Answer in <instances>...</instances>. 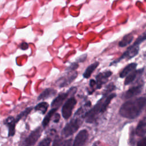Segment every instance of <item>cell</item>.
I'll return each instance as SVG.
<instances>
[{"mask_svg":"<svg viewBox=\"0 0 146 146\" xmlns=\"http://www.w3.org/2000/svg\"><path fill=\"white\" fill-rule=\"evenodd\" d=\"M146 103L145 97H140L125 102L119 110L120 115L125 118L133 119L137 117L144 108Z\"/></svg>","mask_w":146,"mask_h":146,"instance_id":"cell-1","label":"cell"},{"mask_svg":"<svg viewBox=\"0 0 146 146\" xmlns=\"http://www.w3.org/2000/svg\"><path fill=\"white\" fill-rule=\"evenodd\" d=\"M146 39L145 36V32H144L141 35H140L136 40L134 42L132 45L128 47V48L124 51V52L122 54V55L119 57L116 60L113 61L111 63H110V66L112 64H114L115 63H117L119 62L120 60H121L123 59H130L132 58L135 57L136 55L138 54L139 51V46L140 44L144 42Z\"/></svg>","mask_w":146,"mask_h":146,"instance_id":"cell-2","label":"cell"},{"mask_svg":"<svg viewBox=\"0 0 146 146\" xmlns=\"http://www.w3.org/2000/svg\"><path fill=\"white\" fill-rule=\"evenodd\" d=\"M83 123V119L77 117L72 119L64 127L62 131V135L64 137H68L76 132Z\"/></svg>","mask_w":146,"mask_h":146,"instance_id":"cell-3","label":"cell"},{"mask_svg":"<svg viewBox=\"0 0 146 146\" xmlns=\"http://www.w3.org/2000/svg\"><path fill=\"white\" fill-rule=\"evenodd\" d=\"M103 99L104 96L98 101L96 104L91 110H90L86 113L84 117L86 118V122L88 123H91L94 122L95 120L96 117L97 116L98 113H101V108Z\"/></svg>","mask_w":146,"mask_h":146,"instance_id":"cell-4","label":"cell"},{"mask_svg":"<svg viewBox=\"0 0 146 146\" xmlns=\"http://www.w3.org/2000/svg\"><path fill=\"white\" fill-rule=\"evenodd\" d=\"M76 104V100L74 97L69 98L64 104L62 110V113L63 117L67 119H68L72 113V111Z\"/></svg>","mask_w":146,"mask_h":146,"instance_id":"cell-5","label":"cell"},{"mask_svg":"<svg viewBox=\"0 0 146 146\" xmlns=\"http://www.w3.org/2000/svg\"><path fill=\"white\" fill-rule=\"evenodd\" d=\"M78 72L76 71L68 72L67 75L60 78L56 82V83L60 87H63L70 84L77 77Z\"/></svg>","mask_w":146,"mask_h":146,"instance_id":"cell-6","label":"cell"},{"mask_svg":"<svg viewBox=\"0 0 146 146\" xmlns=\"http://www.w3.org/2000/svg\"><path fill=\"white\" fill-rule=\"evenodd\" d=\"M42 131V130L40 127H38L33 131L26 139L25 141V146H33L34 145L40 136Z\"/></svg>","mask_w":146,"mask_h":146,"instance_id":"cell-7","label":"cell"},{"mask_svg":"<svg viewBox=\"0 0 146 146\" xmlns=\"http://www.w3.org/2000/svg\"><path fill=\"white\" fill-rule=\"evenodd\" d=\"M88 138V133L87 130H81L76 136L72 146H84Z\"/></svg>","mask_w":146,"mask_h":146,"instance_id":"cell-8","label":"cell"},{"mask_svg":"<svg viewBox=\"0 0 146 146\" xmlns=\"http://www.w3.org/2000/svg\"><path fill=\"white\" fill-rule=\"evenodd\" d=\"M112 74V72L110 71H107L99 73L96 76V88L97 89L100 88L102 85L105 84L108 81V78L111 76Z\"/></svg>","mask_w":146,"mask_h":146,"instance_id":"cell-9","label":"cell"},{"mask_svg":"<svg viewBox=\"0 0 146 146\" xmlns=\"http://www.w3.org/2000/svg\"><path fill=\"white\" fill-rule=\"evenodd\" d=\"M143 88V84H140L137 86H135L129 88L124 94V98L129 99L140 94L142 91Z\"/></svg>","mask_w":146,"mask_h":146,"instance_id":"cell-10","label":"cell"},{"mask_svg":"<svg viewBox=\"0 0 146 146\" xmlns=\"http://www.w3.org/2000/svg\"><path fill=\"white\" fill-rule=\"evenodd\" d=\"M70 92L71 88L67 92L62 93L59 95L51 103V107H52V108H58V107L62 105L64 100L67 98Z\"/></svg>","mask_w":146,"mask_h":146,"instance_id":"cell-11","label":"cell"},{"mask_svg":"<svg viewBox=\"0 0 146 146\" xmlns=\"http://www.w3.org/2000/svg\"><path fill=\"white\" fill-rule=\"evenodd\" d=\"M3 123L9 128L8 136H13L15 134V127L17 123L15 118L13 116H9L4 120Z\"/></svg>","mask_w":146,"mask_h":146,"instance_id":"cell-12","label":"cell"},{"mask_svg":"<svg viewBox=\"0 0 146 146\" xmlns=\"http://www.w3.org/2000/svg\"><path fill=\"white\" fill-rule=\"evenodd\" d=\"M143 71H144V68L137 70H135L134 71H132L126 76V78L124 80V84L128 85L131 83L132 82L135 80V79L136 78L137 75H141Z\"/></svg>","mask_w":146,"mask_h":146,"instance_id":"cell-13","label":"cell"},{"mask_svg":"<svg viewBox=\"0 0 146 146\" xmlns=\"http://www.w3.org/2000/svg\"><path fill=\"white\" fill-rule=\"evenodd\" d=\"M146 132L145 117L139 121L136 129V135L140 137H145Z\"/></svg>","mask_w":146,"mask_h":146,"instance_id":"cell-14","label":"cell"},{"mask_svg":"<svg viewBox=\"0 0 146 146\" xmlns=\"http://www.w3.org/2000/svg\"><path fill=\"white\" fill-rule=\"evenodd\" d=\"M137 67V63H131L127 65L123 70L120 72L119 76L121 78H124L127 76L129 73H131L132 71H134Z\"/></svg>","mask_w":146,"mask_h":146,"instance_id":"cell-15","label":"cell"},{"mask_svg":"<svg viewBox=\"0 0 146 146\" xmlns=\"http://www.w3.org/2000/svg\"><path fill=\"white\" fill-rule=\"evenodd\" d=\"M99 64V63L98 62H95L94 63H92L91 64L89 65L86 69L85 70V71L83 74V76L86 78L88 79L90 77L92 73L94 72V71L97 68L98 65Z\"/></svg>","mask_w":146,"mask_h":146,"instance_id":"cell-16","label":"cell"},{"mask_svg":"<svg viewBox=\"0 0 146 146\" xmlns=\"http://www.w3.org/2000/svg\"><path fill=\"white\" fill-rule=\"evenodd\" d=\"M56 93V91L52 88H46L39 96L38 100L47 99L50 97L54 96Z\"/></svg>","mask_w":146,"mask_h":146,"instance_id":"cell-17","label":"cell"},{"mask_svg":"<svg viewBox=\"0 0 146 146\" xmlns=\"http://www.w3.org/2000/svg\"><path fill=\"white\" fill-rule=\"evenodd\" d=\"M133 38V34L129 33L125 35L122 39L119 42V46L120 47H124L127 46L128 44L131 43Z\"/></svg>","mask_w":146,"mask_h":146,"instance_id":"cell-18","label":"cell"},{"mask_svg":"<svg viewBox=\"0 0 146 146\" xmlns=\"http://www.w3.org/2000/svg\"><path fill=\"white\" fill-rule=\"evenodd\" d=\"M116 95L115 93L111 94L107 97H105V96L104 95V99H103V103L102 104V108H101V113L104 112L106 110V109H107L108 104L111 102V100L113 98H114L116 96Z\"/></svg>","mask_w":146,"mask_h":146,"instance_id":"cell-19","label":"cell"},{"mask_svg":"<svg viewBox=\"0 0 146 146\" xmlns=\"http://www.w3.org/2000/svg\"><path fill=\"white\" fill-rule=\"evenodd\" d=\"M57 110L58 108H52L47 114V115L44 117L42 122V125L43 127H46L48 125L51 118L52 117V116H53V115L55 113V112Z\"/></svg>","mask_w":146,"mask_h":146,"instance_id":"cell-20","label":"cell"},{"mask_svg":"<svg viewBox=\"0 0 146 146\" xmlns=\"http://www.w3.org/2000/svg\"><path fill=\"white\" fill-rule=\"evenodd\" d=\"M48 107V104L47 102H43L39 103L35 106V110L40 111L42 113V114H44Z\"/></svg>","mask_w":146,"mask_h":146,"instance_id":"cell-21","label":"cell"},{"mask_svg":"<svg viewBox=\"0 0 146 146\" xmlns=\"http://www.w3.org/2000/svg\"><path fill=\"white\" fill-rule=\"evenodd\" d=\"M31 110H32V107H29V108H26L24 111L22 112L21 113H19V114L17 116V117L16 118H15L16 122L17 123V122H18L19 120H21L23 117H25V116L26 117V116L30 112V111H31Z\"/></svg>","mask_w":146,"mask_h":146,"instance_id":"cell-22","label":"cell"},{"mask_svg":"<svg viewBox=\"0 0 146 146\" xmlns=\"http://www.w3.org/2000/svg\"><path fill=\"white\" fill-rule=\"evenodd\" d=\"M79 67L78 63L77 62H74L72 63L71 65H70L66 69V71H67V72H72L74 71H75Z\"/></svg>","mask_w":146,"mask_h":146,"instance_id":"cell-23","label":"cell"},{"mask_svg":"<svg viewBox=\"0 0 146 146\" xmlns=\"http://www.w3.org/2000/svg\"><path fill=\"white\" fill-rule=\"evenodd\" d=\"M51 143V139L50 138H46L43 139L39 144L38 146H50Z\"/></svg>","mask_w":146,"mask_h":146,"instance_id":"cell-24","label":"cell"},{"mask_svg":"<svg viewBox=\"0 0 146 146\" xmlns=\"http://www.w3.org/2000/svg\"><path fill=\"white\" fill-rule=\"evenodd\" d=\"M87 54H84L80 56L79 57H78L76 59V62H83L87 59Z\"/></svg>","mask_w":146,"mask_h":146,"instance_id":"cell-25","label":"cell"},{"mask_svg":"<svg viewBox=\"0 0 146 146\" xmlns=\"http://www.w3.org/2000/svg\"><path fill=\"white\" fill-rule=\"evenodd\" d=\"M137 146H146V139L145 137H144L141 140L138 141Z\"/></svg>","mask_w":146,"mask_h":146,"instance_id":"cell-26","label":"cell"},{"mask_svg":"<svg viewBox=\"0 0 146 146\" xmlns=\"http://www.w3.org/2000/svg\"><path fill=\"white\" fill-rule=\"evenodd\" d=\"M62 144V141H61V139H56L54 141V143L52 144V146H60Z\"/></svg>","mask_w":146,"mask_h":146,"instance_id":"cell-27","label":"cell"},{"mask_svg":"<svg viewBox=\"0 0 146 146\" xmlns=\"http://www.w3.org/2000/svg\"><path fill=\"white\" fill-rule=\"evenodd\" d=\"M71 143H72V139H70L66 140L64 142L62 146H71Z\"/></svg>","mask_w":146,"mask_h":146,"instance_id":"cell-28","label":"cell"},{"mask_svg":"<svg viewBox=\"0 0 146 146\" xmlns=\"http://www.w3.org/2000/svg\"><path fill=\"white\" fill-rule=\"evenodd\" d=\"M28 47H29V45L26 42H23V43H21L20 45V47L22 50H26L28 48Z\"/></svg>","mask_w":146,"mask_h":146,"instance_id":"cell-29","label":"cell"},{"mask_svg":"<svg viewBox=\"0 0 146 146\" xmlns=\"http://www.w3.org/2000/svg\"><path fill=\"white\" fill-rule=\"evenodd\" d=\"M59 119H60V115L58 113H56L55 116V120H54V121L55 123H58L59 121Z\"/></svg>","mask_w":146,"mask_h":146,"instance_id":"cell-30","label":"cell"},{"mask_svg":"<svg viewBox=\"0 0 146 146\" xmlns=\"http://www.w3.org/2000/svg\"><path fill=\"white\" fill-rule=\"evenodd\" d=\"M96 84V82H95V80H93V79H91L90 81V86L92 87L93 86H94Z\"/></svg>","mask_w":146,"mask_h":146,"instance_id":"cell-31","label":"cell"},{"mask_svg":"<svg viewBox=\"0 0 146 146\" xmlns=\"http://www.w3.org/2000/svg\"><path fill=\"white\" fill-rule=\"evenodd\" d=\"M92 146H100V143H99V142H98V141L95 142V143L93 144V145H92Z\"/></svg>","mask_w":146,"mask_h":146,"instance_id":"cell-32","label":"cell"}]
</instances>
